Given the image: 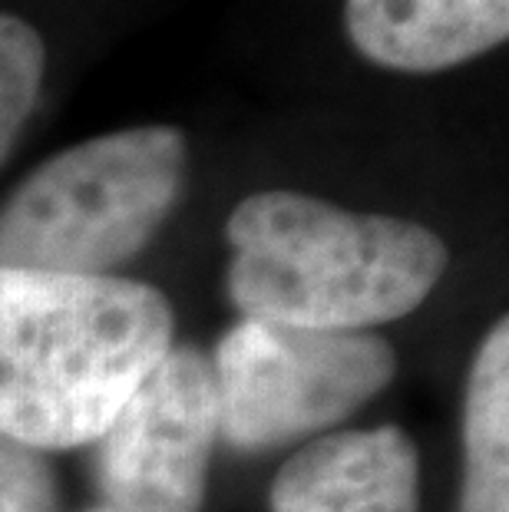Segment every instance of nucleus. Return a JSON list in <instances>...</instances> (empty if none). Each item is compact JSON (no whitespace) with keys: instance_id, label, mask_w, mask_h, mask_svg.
Segmentation results:
<instances>
[{"instance_id":"nucleus-7","label":"nucleus","mask_w":509,"mask_h":512,"mask_svg":"<svg viewBox=\"0 0 509 512\" xmlns=\"http://www.w3.org/2000/svg\"><path fill=\"white\" fill-rule=\"evenodd\" d=\"M344 27L374 67L440 73L509 37V0H348Z\"/></svg>"},{"instance_id":"nucleus-6","label":"nucleus","mask_w":509,"mask_h":512,"mask_svg":"<svg viewBox=\"0 0 509 512\" xmlns=\"http://www.w3.org/2000/svg\"><path fill=\"white\" fill-rule=\"evenodd\" d=\"M272 512H420V456L400 427L341 430L281 463Z\"/></svg>"},{"instance_id":"nucleus-2","label":"nucleus","mask_w":509,"mask_h":512,"mask_svg":"<svg viewBox=\"0 0 509 512\" xmlns=\"http://www.w3.org/2000/svg\"><path fill=\"white\" fill-rule=\"evenodd\" d=\"M225 238V291L242 318L311 331H367L404 318L450 265L427 225L285 189L238 202Z\"/></svg>"},{"instance_id":"nucleus-9","label":"nucleus","mask_w":509,"mask_h":512,"mask_svg":"<svg viewBox=\"0 0 509 512\" xmlns=\"http://www.w3.org/2000/svg\"><path fill=\"white\" fill-rule=\"evenodd\" d=\"M47 50L27 20L0 10V162L24 133L37 106Z\"/></svg>"},{"instance_id":"nucleus-10","label":"nucleus","mask_w":509,"mask_h":512,"mask_svg":"<svg viewBox=\"0 0 509 512\" xmlns=\"http://www.w3.org/2000/svg\"><path fill=\"white\" fill-rule=\"evenodd\" d=\"M0 512H63L47 453L0 433Z\"/></svg>"},{"instance_id":"nucleus-8","label":"nucleus","mask_w":509,"mask_h":512,"mask_svg":"<svg viewBox=\"0 0 509 512\" xmlns=\"http://www.w3.org/2000/svg\"><path fill=\"white\" fill-rule=\"evenodd\" d=\"M460 512H509V324L476 347L463 394Z\"/></svg>"},{"instance_id":"nucleus-5","label":"nucleus","mask_w":509,"mask_h":512,"mask_svg":"<svg viewBox=\"0 0 509 512\" xmlns=\"http://www.w3.org/2000/svg\"><path fill=\"white\" fill-rule=\"evenodd\" d=\"M219 394L212 357L172 344L96 440V493L106 512H202Z\"/></svg>"},{"instance_id":"nucleus-3","label":"nucleus","mask_w":509,"mask_h":512,"mask_svg":"<svg viewBox=\"0 0 509 512\" xmlns=\"http://www.w3.org/2000/svg\"><path fill=\"white\" fill-rule=\"evenodd\" d=\"M186 156L172 126L119 129L57 152L0 202V268L110 275L179 205Z\"/></svg>"},{"instance_id":"nucleus-4","label":"nucleus","mask_w":509,"mask_h":512,"mask_svg":"<svg viewBox=\"0 0 509 512\" xmlns=\"http://www.w3.org/2000/svg\"><path fill=\"white\" fill-rule=\"evenodd\" d=\"M219 437L242 453L318 440L354 417L397 374L374 331H311L242 318L212 357Z\"/></svg>"},{"instance_id":"nucleus-1","label":"nucleus","mask_w":509,"mask_h":512,"mask_svg":"<svg viewBox=\"0 0 509 512\" xmlns=\"http://www.w3.org/2000/svg\"><path fill=\"white\" fill-rule=\"evenodd\" d=\"M172 334L143 281L0 268V433L40 453L96 443Z\"/></svg>"},{"instance_id":"nucleus-11","label":"nucleus","mask_w":509,"mask_h":512,"mask_svg":"<svg viewBox=\"0 0 509 512\" xmlns=\"http://www.w3.org/2000/svg\"><path fill=\"white\" fill-rule=\"evenodd\" d=\"M86 512H106L103 506H93V509H86Z\"/></svg>"}]
</instances>
